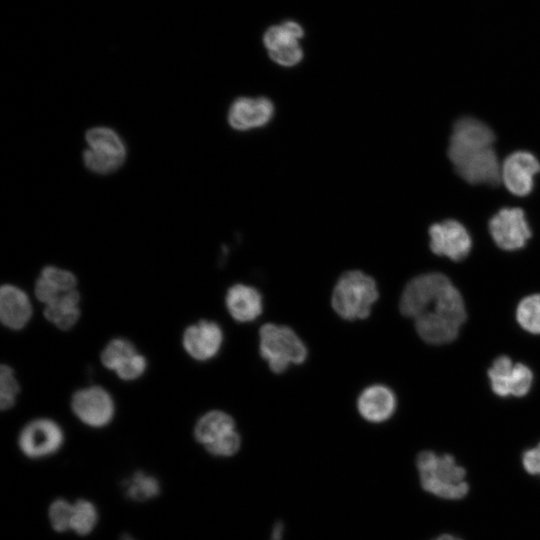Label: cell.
Listing matches in <instances>:
<instances>
[{"mask_svg":"<svg viewBox=\"0 0 540 540\" xmlns=\"http://www.w3.org/2000/svg\"><path fill=\"white\" fill-rule=\"evenodd\" d=\"M261 356L274 373H283L290 364H301L307 357V348L288 326L264 324L259 331Z\"/></svg>","mask_w":540,"mask_h":540,"instance_id":"5","label":"cell"},{"mask_svg":"<svg viewBox=\"0 0 540 540\" xmlns=\"http://www.w3.org/2000/svg\"><path fill=\"white\" fill-rule=\"evenodd\" d=\"M19 384L8 365L2 364L0 368V407L1 410L10 409L15 404L19 392Z\"/></svg>","mask_w":540,"mask_h":540,"instance_id":"26","label":"cell"},{"mask_svg":"<svg viewBox=\"0 0 540 540\" xmlns=\"http://www.w3.org/2000/svg\"><path fill=\"white\" fill-rule=\"evenodd\" d=\"M32 306L27 294L11 284H4L0 290L1 322L10 329H22L30 320Z\"/></svg>","mask_w":540,"mask_h":540,"instance_id":"16","label":"cell"},{"mask_svg":"<svg viewBox=\"0 0 540 540\" xmlns=\"http://www.w3.org/2000/svg\"><path fill=\"white\" fill-rule=\"evenodd\" d=\"M399 306L404 316L415 320L417 333L430 344L453 341L466 319L460 292L440 273L422 274L410 280Z\"/></svg>","mask_w":540,"mask_h":540,"instance_id":"1","label":"cell"},{"mask_svg":"<svg viewBox=\"0 0 540 540\" xmlns=\"http://www.w3.org/2000/svg\"><path fill=\"white\" fill-rule=\"evenodd\" d=\"M225 304L230 315L238 322L253 321L263 310L260 292L242 283L234 284L228 289Z\"/></svg>","mask_w":540,"mask_h":540,"instance_id":"17","label":"cell"},{"mask_svg":"<svg viewBox=\"0 0 540 540\" xmlns=\"http://www.w3.org/2000/svg\"><path fill=\"white\" fill-rule=\"evenodd\" d=\"M284 533V525L281 521H278L274 524L272 529L270 540H282Z\"/></svg>","mask_w":540,"mask_h":540,"instance_id":"32","label":"cell"},{"mask_svg":"<svg viewBox=\"0 0 540 540\" xmlns=\"http://www.w3.org/2000/svg\"><path fill=\"white\" fill-rule=\"evenodd\" d=\"M416 465L424 490L444 499H460L468 493L466 471L451 455L423 451L418 454Z\"/></svg>","mask_w":540,"mask_h":540,"instance_id":"2","label":"cell"},{"mask_svg":"<svg viewBox=\"0 0 540 540\" xmlns=\"http://www.w3.org/2000/svg\"><path fill=\"white\" fill-rule=\"evenodd\" d=\"M146 365L145 357L136 353L115 372L122 380H135L144 373Z\"/></svg>","mask_w":540,"mask_h":540,"instance_id":"30","label":"cell"},{"mask_svg":"<svg viewBox=\"0 0 540 540\" xmlns=\"http://www.w3.org/2000/svg\"><path fill=\"white\" fill-rule=\"evenodd\" d=\"M448 155L457 173L471 184L496 185L501 180V167L490 143L450 141Z\"/></svg>","mask_w":540,"mask_h":540,"instance_id":"3","label":"cell"},{"mask_svg":"<svg viewBox=\"0 0 540 540\" xmlns=\"http://www.w3.org/2000/svg\"><path fill=\"white\" fill-rule=\"evenodd\" d=\"M514 365L507 356L496 358L488 370V376L493 392L500 397L510 396V387Z\"/></svg>","mask_w":540,"mask_h":540,"instance_id":"22","label":"cell"},{"mask_svg":"<svg viewBox=\"0 0 540 540\" xmlns=\"http://www.w3.org/2000/svg\"><path fill=\"white\" fill-rule=\"evenodd\" d=\"M57 292L65 293L75 289L77 280L74 274L70 271L47 266L41 271V275Z\"/></svg>","mask_w":540,"mask_h":540,"instance_id":"27","label":"cell"},{"mask_svg":"<svg viewBox=\"0 0 540 540\" xmlns=\"http://www.w3.org/2000/svg\"><path fill=\"white\" fill-rule=\"evenodd\" d=\"M516 319L525 331L540 334V294H532L520 301Z\"/></svg>","mask_w":540,"mask_h":540,"instance_id":"24","label":"cell"},{"mask_svg":"<svg viewBox=\"0 0 540 540\" xmlns=\"http://www.w3.org/2000/svg\"><path fill=\"white\" fill-rule=\"evenodd\" d=\"M120 540H136V539L133 538L130 534H123V535L120 537Z\"/></svg>","mask_w":540,"mask_h":540,"instance_id":"34","label":"cell"},{"mask_svg":"<svg viewBox=\"0 0 540 540\" xmlns=\"http://www.w3.org/2000/svg\"><path fill=\"white\" fill-rule=\"evenodd\" d=\"M431 250L454 261L463 260L470 252L472 242L465 227L455 220H446L429 230Z\"/></svg>","mask_w":540,"mask_h":540,"instance_id":"11","label":"cell"},{"mask_svg":"<svg viewBox=\"0 0 540 540\" xmlns=\"http://www.w3.org/2000/svg\"><path fill=\"white\" fill-rule=\"evenodd\" d=\"M540 163L529 152L518 151L507 157L501 168V179L507 189L517 195H527L533 188Z\"/></svg>","mask_w":540,"mask_h":540,"instance_id":"12","label":"cell"},{"mask_svg":"<svg viewBox=\"0 0 540 540\" xmlns=\"http://www.w3.org/2000/svg\"><path fill=\"white\" fill-rule=\"evenodd\" d=\"M89 148L83 153L88 169L105 174L116 170L124 162L126 147L119 135L107 127H95L87 131Z\"/></svg>","mask_w":540,"mask_h":540,"instance_id":"6","label":"cell"},{"mask_svg":"<svg viewBox=\"0 0 540 540\" xmlns=\"http://www.w3.org/2000/svg\"><path fill=\"white\" fill-rule=\"evenodd\" d=\"M71 407L79 420L93 428L106 426L114 415V403L110 394L99 386L75 392Z\"/></svg>","mask_w":540,"mask_h":540,"instance_id":"8","label":"cell"},{"mask_svg":"<svg viewBox=\"0 0 540 540\" xmlns=\"http://www.w3.org/2000/svg\"><path fill=\"white\" fill-rule=\"evenodd\" d=\"M303 34L301 26L292 21L268 29L264 35V44L271 59L286 67L299 63L303 57V51L297 39Z\"/></svg>","mask_w":540,"mask_h":540,"instance_id":"10","label":"cell"},{"mask_svg":"<svg viewBox=\"0 0 540 540\" xmlns=\"http://www.w3.org/2000/svg\"><path fill=\"white\" fill-rule=\"evenodd\" d=\"M123 486L127 498L137 502L152 500L161 492L159 480L143 471L135 472Z\"/></svg>","mask_w":540,"mask_h":540,"instance_id":"20","label":"cell"},{"mask_svg":"<svg viewBox=\"0 0 540 540\" xmlns=\"http://www.w3.org/2000/svg\"><path fill=\"white\" fill-rule=\"evenodd\" d=\"M533 382V374L530 368L522 363L514 365L510 393L515 397L525 396Z\"/></svg>","mask_w":540,"mask_h":540,"instance_id":"29","label":"cell"},{"mask_svg":"<svg viewBox=\"0 0 540 540\" xmlns=\"http://www.w3.org/2000/svg\"><path fill=\"white\" fill-rule=\"evenodd\" d=\"M378 298L375 280L360 270L343 273L332 293V307L346 320L364 319L370 315L371 307Z\"/></svg>","mask_w":540,"mask_h":540,"instance_id":"4","label":"cell"},{"mask_svg":"<svg viewBox=\"0 0 540 540\" xmlns=\"http://www.w3.org/2000/svg\"><path fill=\"white\" fill-rule=\"evenodd\" d=\"M522 463L528 473L540 475V443L523 454Z\"/></svg>","mask_w":540,"mask_h":540,"instance_id":"31","label":"cell"},{"mask_svg":"<svg viewBox=\"0 0 540 540\" xmlns=\"http://www.w3.org/2000/svg\"><path fill=\"white\" fill-rule=\"evenodd\" d=\"M80 295L76 289L62 294L46 305L45 318L61 330L70 329L79 319Z\"/></svg>","mask_w":540,"mask_h":540,"instance_id":"19","label":"cell"},{"mask_svg":"<svg viewBox=\"0 0 540 540\" xmlns=\"http://www.w3.org/2000/svg\"><path fill=\"white\" fill-rule=\"evenodd\" d=\"M136 353L130 341L122 338L113 339L103 349L101 362L107 369L116 371Z\"/></svg>","mask_w":540,"mask_h":540,"instance_id":"23","label":"cell"},{"mask_svg":"<svg viewBox=\"0 0 540 540\" xmlns=\"http://www.w3.org/2000/svg\"><path fill=\"white\" fill-rule=\"evenodd\" d=\"M73 503L64 498H57L48 508V520L55 532L65 533L71 530Z\"/></svg>","mask_w":540,"mask_h":540,"instance_id":"25","label":"cell"},{"mask_svg":"<svg viewBox=\"0 0 540 540\" xmlns=\"http://www.w3.org/2000/svg\"><path fill=\"white\" fill-rule=\"evenodd\" d=\"M235 430L233 418L223 411L204 414L194 427V438L204 447Z\"/></svg>","mask_w":540,"mask_h":540,"instance_id":"18","label":"cell"},{"mask_svg":"<svg viewBox=\"0 0 540 540\" xmlns=\"http://www.w3.org/2000/svg\"><path fill=\"white\" fill-rule=\"evenodd\" d=\"M241 445L239 433L234 430L215 442L205 446V449L216 457H230L238 452Z\"/></svg>","mask_w":540,"mask_h":540,"instance_id":"28","label":"cell"},{"mask_svg":"<svg viewBox=\"0 0 540 540\" xmlns=\"http://www.w3.org/2000/svg\"><path fill=\"white\" fill-rule=\"evenodd\" d=\"M98 518L95 504L87 499H79L73 503L71 531L79 536H86L95 529Z\"/></svg>","mask_w":540,"mask_h":540,"instance_id":"21","label":"cell"},{"mask_svg":"<svg viewBox=\"0 0 540 540\" xmlns=\"http://www.w3.org/2000/svg\"><path fill=\"white\" fill-rule=\"evenodd\" d=\"M273 113V103L266 97H240L229 109L228 122L235 130L245 131L264 126Z\"/></svg>","mask_w":540,"mask_h":540,"instance_id":"14","label":"cell"},{"mask_svg":"<svg viewBox=\"0 0 540 540\" xmlns=\"http://www.w3.org/2000/svg\"><path fill=\"white\" fill-rule=\"evenodd\" d=\"M434 540H461V539L457 538L456 536H453V535L443 534V535L437 537Z\"/></svg>","mask_w":540,"mask_h":540,"instance_id":"33","label":"cell"},{"mask_svg":"<svg viewBox=\"0 0 540 540\" xmlns=\"http://www.w3.org/2000/svg\"><path fill=\"white\" fill-rule=\"evenodd\" d=\"M393 391L380 384L365 388L358 397L357 407L360 415L370 422H383L389 419L396 408Z\"/></svg>","mask_w":540,"mask_h":540,"instance_id":"15","label":"cell"},{"mask_svg":"<svg viewBox=\"0 0 540 540\" xmlns=\"http://www.w3.org/2000/svg\"><path fill=\"white\" fill-rule=\"evenodd\" d=\"M223 332L210 320H201L188 326L183 334V346L194 359L205 361L214 357L221 348Z\"/></svg>","mask_w":540,"mask_h":540,"instance_id":"13","label":"cell"},{"mask_svg":"<svg viewBox=\"0 0 540 540\" xmlns=\"http://www.w3.org/2000/svg\"><path fill=\"white\" fill-rule=\"evenodd\" d=\"M489 230L495 243L504 250H517L525 246L531 231L523 211L504 208L490 220Z\"/></svg>","mask_w":540,"mask_h":540,"instance_id":"9","label":"cell"},{"mask_svg":"<svg viewBox=\"0 0 540 540\" xmlns=\"http://www.w3.org/2000/svg\"><path fill=\"white\" fill-rule=\"evenodd\" d=\"M64 443V432L53 420L40 418L26 424L18 437V447L29 459H43L55 454Z\"/></svg>","mask_w":540,"mask_h":540,"instance_id":"7","label":"cell"}]
</instances>
